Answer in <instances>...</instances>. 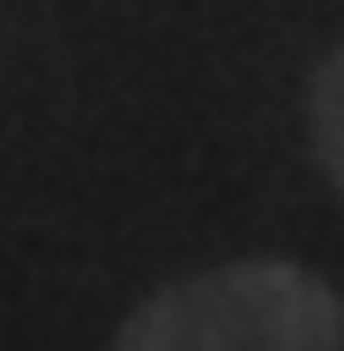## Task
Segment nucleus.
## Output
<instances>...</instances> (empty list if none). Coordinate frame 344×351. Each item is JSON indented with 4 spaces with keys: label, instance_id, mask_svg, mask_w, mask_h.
<instances>
[{
    "label": "nucleus",
    "instance_id": "f257e3e1",
    "mask_svg": "<svg viewBox=\"0 0 344 351\" xmlns=\"http://www.w3.org/2000/svg\"><path fill=\"white\" fill-rule=\"evenodd\" d=\"M128 351H344V299L307 262H217L120 322Z\"/></svg>",
    "mask_w": 344,
    "mask_h": 351
},
{
    "label": "nucleus",
    "instance_id": "f03ea898",
    "mask_svg": "<svg viewBox=\"0 0 344 351\" xmlns=\"http://www.w3.org/2000/svg\"><path fill=\"white\" fill-rule=\"evenodd\" d=\"M307 128H314V157H322L330 187L344 195V45H330L307 82Z\"/></svg>",
    "mask_w": 344,
    "mask_h": 351
}]
</instances>
